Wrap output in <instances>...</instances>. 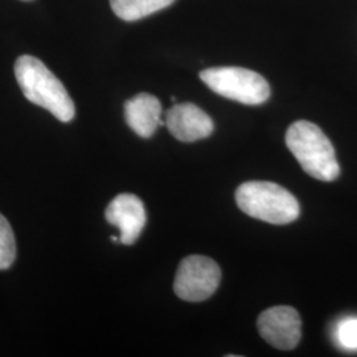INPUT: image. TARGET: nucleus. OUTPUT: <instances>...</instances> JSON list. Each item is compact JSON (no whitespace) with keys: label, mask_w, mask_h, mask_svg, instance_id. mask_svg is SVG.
I'll return each instance as SVG.
<instances>
[{"label":"nucleus","mask_w":357,"mask_h":357,"mask_svg":"<svg viewBox=\"0 0 357 357\" xmlns=\"http://www.w3.org/2000/svg\"><path fill=\"white\" fill-rule=\"evenodd\" d=\"M16 81L29 102L48 110L61 122H70L76 107L63 82L52 73L43 61L24 54L15 63Z\"/></svg>","instance_id":"nucleus-1"},{"label":"nucleus","mask_w":357,"mask_h":357,"mask_svg":"<svg viewBox=\"0 0 357 357\" xmlns=\"http://www.w3.org/2000/svg\"><path fill=\"white\" fill-rule=\"evenodd\" d=\"M286 146L310 176L320 181H333L339 178L340 167L335 149L315 123L294 122L286 132Z\"/></svg>","instance_id":"nucleus-2"},{"label":"nucleus","mask_w":357,"mask_h":357,"mask_svg":"<svg viewBox=\"0 0 357 357\" xmlns=\"http://www.w3.org/2000/svg\"><path fill=\"white\" fill-rule=\"evenodd\" d=\"M236 202L245 215L274 225L295 221L301 206L293 193L271 181H246L236 191Z\"/></svg>","instance_id":"nucleus-3"},{"label":"nucleus","mask_w":357,"mask_h":357,"mask_svg":"<svg viewBox=\"0 0 357 357\" xmlns=\"http://www.w3.org/2000/svg\"><path fill=\"white\" fill-rule=\"evenodd\" d=\"M200 78L218 96L245 105H261L270 97L268 81L250 69L238 66L209 68L200 73Z\"/></svg>","instance_id":"nucleus-4"},{"label":"nucleus","mask_w":357,"mask_h":357,"mask_svg":"<svg viewBox=\"0 0 357 357\" xmlns=\"http://www.w3.org/2000/svg\"><path fill=\"white\" fill-rule=\"evenodd\" d=\"M221 282V268L209 257L188 255L180 265L174 282V290L180 299L203 302L216 293Z\"/></svg>","instance_id":"nucleus-5"},{"label":"nucleus","mask_w":357,"mask_h":357,"mask_svg":"<svg viewBox=\"0 0 357 357\" xmlns=\"http://www.w3.org/2000/svg\"><path fill=\"white\" fill-rule=\"evenodd\" d=\"M257 326L264 340L278 349L290 351L299 344L302 320L293 307H270L258 317Z\"/></svg>","instance_id":"nucleus-6"},{"label":"nucleus","mask_w":357,"mask_h":357,"mask_svg":"<svg viewBox=\"0 0 357 357\" xmlns=\"http://www.w3.org/2000/svg\"><path fill=\"white\" fill-rule=\"evenodd\" d=\"M105 216L107 222L121 230L119 241L125 245L135 243L146 225L147 215L141 199L132 193H121L107 205Z\"/></svg>","instance_id":"nucleus-7"},{"label":"nucleus","mask_w":357,"mask_h":357,"mask_svg":"<svg viewBox=\"0 0 357 357\" xmlns=\"http://www.w3.org/2000/svg\"><path fill=\"white\" fill-rule=\"evenodd\" d=\"M166 126L178 141L185 143L205 139L215 130L212 118L190 102L174 105L167 112Z\"/></svg>","instance_id":"nucleus-8"},{"label":"nucleus","mask_w":357,"mask_h":357,"mask_svg":"<svg viewBox=\"0 0 357 357\" xmlns=\"http://www.w3.org/2000/svg\"><path fill=\"white\" fill-rule=\"evenodd\" d=\"M160 115L162 103L153 94L141 93L125 103L126 123L141 138H151L156 128L166 123Z\"/></svg>","instance_id":"nucleus-9"},{"label":"nucleus","mask_w":357,"mask_h":357,"mask_svg":"<svg viewBox=\"0 0 357 357\" xmlns=\"http://www.w3.org/2000/svg\"><path fill=\"white\" fill-rule=\"evenodd\" d=\"M174 1L175 0H110V6L119 19L135 22L166 8Z\"/></svg>","instance_id":"nucleus-10"},{"label":"nucleus","mask_w":357,"mask_h":357,"mask_svg":"<svg viewBox=\"0 0 357 357\" xmlns=\"http://www.w3.org/2000/svg\"><path fill=\"white\" fill-rule=\"evenodd\" d=\"M16 257V243L13 228L0 213V270L11 268Z\"/></svg>","instance_id":"nucleus-11"},{"label":"nucleus","mask_w":357,"mask_h":357,"mask_svg":"<svg viewBox=\"0 0 357 357\" xmlns=\"http://www.w3.org/2000/svg\"><path fill=\"white\" fill-rule=\"evenodd\" d=\"M336 337L348 351H357V318L342 320L336 328Z\"/></svg>","instance_id":"nucleus-12"}]
</instances>
